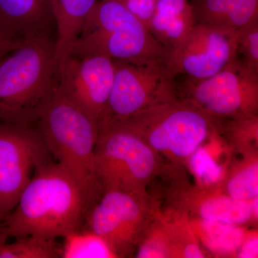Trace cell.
Here are the masks:
<instances>
[{"instance_id": "obj_6", "label": "cell", "mask_w": 258, "mask_h": 258, "mask_svg": "<svg viewBox=\"0 0 258 258\" xmlns=\"http://www.w3.org/2000/svg\"><path fill=\"white\" fill-rule=\"evenodd\" d=\"M94 161L103 191L139 195H148L149 184L164 164L143 140L115 122L98 125Z\"/></svg>"}, {"instance_id": "obj_18", "label": "cell", "mask_w": 258, "mask_h": 258, "mask_svg": "<svg viewBox=\"0 0 258 258\" xmlns=\"http://www.w3.org/2000/svg\"><path fill=\"white\" fill-rule=\"evenodd\" d=\"M188 219L200 243L214 255L237 257L247 235L240 225Z\"/></svg>"}, {"instance_id": "obj_19", "label": "cell", "mask_w": 258, "mask_h": 258, "mask_svg": "<svg viewBox=\"0 0 258 258\" xmlns=\"http://www.w3.org/2000/svg\"><path fill=\"white\" fill-rule=\"evenodd\" d=\"M244 158L224 181L222 191L230 198L242 201L258 198L257 149L243 152Z\"/></svg>"}, {"instance_id": "obj_22", "label": "cell", "mask_w": 258, "mask_h": 258, "mask_svg": "<svg viewBox=\"0 0 258 258\" xmlns=\"http://www.w3.org/2000/svg\"><path fill=\"white\" fill-rule=\"evenodd\" d=\"M234 60L258 74V19L237 32Z\"/></svg>"}, {"instance_id": "obj_20", "label": "cell", "mask_w": 258, "mask_h": 258, "mask_svg": "<svg viewBox=\"0 0 258 258\" xmlns=\"http://www.w3.org/2000/svg\"><path fill=\"white\" fill-rule=\"evenodd\" d=\"M62 258L116 257L110 246L93 231L82 227L62 237Z\"/></svg>"}, {"instance_id": "obj_21", "label": "cell", "mask_w": 258, "mask_h": 258, "mask_svg": "<svg viewBox=\"0 0 258 258\" xmlns=\"http://www.w3.org/2000/svg\"><path fill=\"white\" fill-rule=\"evenodd\" d=\"M8 236L0 231V258L60 257L61 244L56 240L22 237L8 243Z\"/></svg>"}, {"instance_id": "obj_2", "label": "cell", "mask_w": 258, "mask_h": 258, "mask_svg": "<svg viewBox=\"0 0 258 258\" xmlns=\"http://www.w3.org/2000/svg\"><path fill=\"white\" fill-rule=\"evenodd\" d=\"M58 86L55 42L25 39L0 60V121L33 125Z\"/></svg>"}, {"instance_id": "obj_4", "label": "cell", "mask_w": 258, "mask_h": 258, "mask_svg": "<svg viewBox=\"0 0 258 258\" xmlns=\"http://www.w3.org/2000/svg\"><path fill=\"white\" fill-rule=\"evenodd\" d=\"M113 122L133 132L161 159L184 166L207 139L220 134L222 121L177 98Z\"/></svg>"}, {"instance_id": "obj_24", "label": "cell", "mask_w": 258, "mask_h": 258, "mask_svg": "<svg viewBox=\"0 0 258 258\" xmlns=\"http://www.w3.org/2000/svg\"><path fill=\"white\" fill-rule=\"evenodd\" d=\"M24 40L13 36L0 26V60L11 51L21 45Z\"/></svg>"}, {"instance_id": "obj_11", "label": "cell", "mask_w": 258, "mask_h": 258, "mask_svg": "<svg viewBox=\"0 0 258 258\" xmlns=\"http://www.w3.org/2000/svg\"><path fill=\"white\" fill-rule=\"evenodd\" d=\"M51 157L38 128L0 121V225L37 167Z\"/></svg>"}, {"instance_id": "obj_7", "label": "cell", "mask_w": 258, "mask_h": 258, "mask_svg": "<svg viewBox=\"0 0 258 258\" xmlns=\"http://www.w3.org/2000/svg\"><path fill=\"white\" fill-rule=\"evenodd\" d=\"M115 63L113 88L97 127L179 98L178 76L167 59L136 63L115 61Z\"/></svg>"}, {"instance_id": "obj_23", "label": "cell", "mask_w": 258, "mask_h": 258, "mask_svg": "<svg viewBox=\"0 0 258 258\" xmlns=\"http://www.w3.org/2000/svg\"><path fill=\"white\" fill-rule=\"evenodd\" d=\"M148 28L156 0H118Z\"/></svg>"}, {"instance_id": "obj_14", "label": "cell", "mask_w": 258, "mask_h": 258, "mask_svg": "<svg viewBox=\"0 0 258 258\" xmlns=\"http://www.w3.org/2000/svg\"><path fill=\"white\" fill-rule=\"evenodd\" d=\"M196 24L190 0H156L148 30L170 51L188 36Z\"/></svg>"}, {"instance_id": "obj_25", "label": "cell", "mask_w": 258, "mask_h": 258, "mask_svg": "<svg viewBox=\"0 0 258 258\" xmlns=\"http://www.w3.org/2000/svg\"><path fill=\"white\" fill-rule=\"evenodd\" d=\"M237 257H257V233L249 235L247 237L241 246L237 254Z\"/></svg>"}, {"instance_id": "obj_16", "label": "cell", "mask_w": 258, "mask_h": 258, "mask_svg": "<svg viewBox=\"0 0 258 258\" xmlns=\"http://www.w3.org/2000/svg\"><path fill=\"white\" fill-rule=\"evenodd\" d=\"M51 17L50 0H0V26L22 40L45 35L42 27Z\"/></svg>"}, {"instance_id": "obj_8", "label": "cell", "mask_w": 258, "mask_h": 258, "mask_svg": "<svg viewBox=\"0 0 258 258\" xmlns=\"http://www.w3.org/2000/svg\"><path fill=\"white\" fill-rule=\"evenodd\" d=\"M182 166L167 164L158 175L164 180L160 189L150 193L156 203L165 200L168 212L189 218L242 225L257 220V200H235L216 189L191 185Z\"/></svg>"}, {"instance_id": "obj_17", "label": "cell", "mask_w": 258, "mask_h": 258, "mask_svg": "<svg viewBox=\"0 0 258 258\" xmlns=\"http://www.w3.org/2000/svg\"><path fill=\"white\" fill-rule=\"evenodd\" d=\"M99 0H50L57 28L55 41L57 60L67 55L85 22Z\"/></svg>"}, {"instance_id": "obj_15", "label": "cell", "mask_w": 258, "mask_h": 258, "mask_svg": "<svg viewBox=\"0 0 258 258\" xmlns=\"http://www.w3.org/2000/svg\"><path fill=\"white\" fill-rule=\"evenodd\" d=\"M197 23L237 33L258 19V0H194Z\"/></svg>"}, {"instance_id": "obj_5", "label": "cell", "mask_w": 258, "mask_h": 258, "mask_svg": "<svg viewBox=\"0 0 258 258\" xmlns=\"http://www.w3.org/2000/svg\"><path fill=\"white\" fill-rule=\"evenodd\" d=\"M169 52L120 2L99 0L67 55L136 63L167 59Z\"/></svg>"}, {"instance_id": "obj_10", "label": "cell", "mask_w": 258, "mask_h": 258, "mask_svg": "<svg viewBox=\"0 0 258 258\" xmlns=\"http://www.w3.org/2000/svg\"><path fill=\"white\" fill-rule=\"evenodd\" d=\"M179 98L222 121L258 115V74L233 59L212 77L188 80Z\"/></svg>"}, {"instance_id": "obj_3", "label": "cell", "mask_w": 258, "mask_h": 258, "mask_svg": "<svg viewBox=\"0 0 258 258\" xmlns=\"http://www.w3.org/2000/svg\"><path fill=\"white\" fill-rule=\"evenodd\" d=\"M36 123L51 155L76 179L92 208L103 193L95 169L96 122L58 87Z\"/></svg>"}, {"instance_id": "obj_1", "label": "cell", "mask_w": 258, "mask_h": 258, "mask_svg": "<svg viewBox=\"0 0 258 258\" xmlns=\"http://www.w3.org/2000/svg\"><path fill=\"white\" fill-rule=\"evenodd\" d=\"M90 209L76 179L51 159L37 167L0 231L15 238H62L82 228Z\"/></svg>"}, {"instance_id": "obj_9", "label": "cell", "mask_w": 258, "mask_h": 258, "mask_svg": "<svg viewBox=\"0 0 258 258\" xmlns=\"http://www.w3.org/2000/svg\"><path fill=\"white\" fill-rule=\"evenodd\" d=\"M157 212L149 195L109 190L90 209L83 227L106 241L116 257H133Z\"/></svg>"}, {"instance_id": "obj_12", "label": "cell", "mask_w": 258, "mask_h": 258, "mask_svg": "<svg viewBox=\"0 0 258 258\" xmlns=\"http://www.w3.org/2000/svg\"><path fill=\"white\" fill-rule=\"evenodd\" d=\"M115 73V61L106 56L64 55L58 60V87L97 124L111 92Z\"/></svg>"}, {"instance_id": "obj_13", "label": "cell", "mask_w": 258, "mask_h": 258, "mask_svg": "<svg viewBox=\"0 0 258 258\" xmlns=\"http://www.w3.org/2000/svg\"><path fill=\"white\" fill-rule=\"evenodd\" d=\"M237 33L197 23L188 36L169 51L167 62L178 76L200 81L220 72L235 57Z\"/></svg>"}]
</instances>
